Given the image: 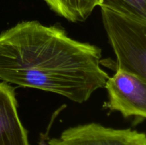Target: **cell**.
I'll return each mask as SVG.
<instances>
[{
  "mask_svg": "<svg viewBox=\"0 0 146 145\" xmlns=\"http://www.w3.org/2000/svg\"><path fill=\"white\" fill-rule=\"evenodd\" d=\"M101 57L99 47L37 21H21L0 34V80L76 103L105 86L109 75L101 67Z\"/></svg>",
  "mask_w": 146,
  "mask_h": 145,
  "instance_id": "obj_1",
  "label": "cell"
},
{
  "mask_svg": "<svg viewBox=\"0 0 146 145\" xmlns=\"http://www.w3.org/2000/svg\"><path fill=\"white\" fill-rule=\"evenodd\" d=\"M105 31L116 56V68L146 80V21L101 9Z\"/></svg>",
  "mask_w": 146,
  "mask_h": 145,
  "instance_id": "obj_2",
  "label": "cell"
},
{
  "mask_svg": "<svg viewBox=\"0 0 146 145\" xmlns=\"http://www.w3.org/2000/svg\"><path fill=\"white\" fill-rule=\"evenodd\" d=\"M104 88L108 102L104 107L110 112H120L124 118L134 117L141 122L146 117V80L116 68Z\"/></svg>",
  "mask_w": 146,
  "mask_h": 145,
  "instance_id": "obj_3",
  "label": "cell"
},
{
  "mask_svg": "<svg viewBox=\"0 0 146 145\" xmlns=\"http://www.w3.org/2000/svg\"><path fill=\"white\" fill-rule=\"evenodd\" d=\"M48 145H146L143 132L115 129L98 123H87L69 127L59 137L48 139Z\"/></svg>",
  "mask_w": 146,
  "mask_h": 145,
  "instance_id": "obj_4",
  "label": "cell"
},
{
  "mask_svg": "<svg viewBox=\"0 0 146 145\" xmlns=\"http://www.w3.org/2000/svg\"><path fill=\"white\" fill-rule=\"evenodd\" d=\"M0 145H29L14 88L4 82H0Z\"/></svg>",
  "mask_w": 146,
  "mask_h": 145,
  "instance_id": "obj_5",
  "label": "cell"
},
{
  "mask_svg": "<svg viewBox=\"0 0 146 145\" xmlns=\"http://www.w3.org/2000/svg\"><path fill=\"white\" fill-rule=\"evenodd\" d=\"M54 12L71 22L85 21L96 7L98 0H43Z\"/></svg>",
  "mask_w": 146,
  "mask_h": 145,
  "instance_id": "obj_6",
  "label": "cell"
},
{
  "mask_svg": "<svg viewBox=\"0 0 146 145\" xmlns=\"http://www.w3.org/2000/svg\"><path fill=\"white\" fill-rule=\"evenodd\" d=\"M101 9L140 21H146V0H98Z\"/></svg>",
  "mask_w": 146,
  "mask_h": 145,
  "instance_id": "obj_7",
  "label": "cell"
},
{
  "mask_svg": "<svg viewBox=\"0 0 146 145\" xmlns=\"http://www.w3.org/2000/svg\"><path fill=\"white\" fill-rule=\"evenodd\" d=\"M38 145H48V143H47V142L46 141V138L45 136H42L41 139V140H40V142L39 144H38Z\"/></svg>",
  "mask_w": 146,
  "mask_h": 145,
  "instance_id": "obj_8",
  "label": "cell"
}]
</instances>
